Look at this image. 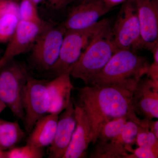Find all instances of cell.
Listing matches in <instances>:
<instances>
[{
	"label": "cell",
	"instance_id": "cell-1",
	"mask_svg": "<svg viewBox=\"0 0 158 158\" xmlns=\"http://www.w3.org/2000/svg\"><path fill=\"white\" fill-rule=\"evenodd\" d=\"M133 93L115 86L86 85L80 89L77 105L88 118L93 144L104 125L113 119L127 117L141 125L142 120L138 118L133 108Z\"/></svg>",
	"mask_w": 158,
	"mask_h": 158
},
{
	"label": "cell",
	"instance_id": "cell-2",
	"mask_svg": "<svg viewBox=\"0 0 158 158\" xmlns=\"http://www.w3.org/2000/svg\"><path fill=\"white\" fill-rule=\"evenodd\" d=\"M150 65L135 51L118 49L86 85L117 86L133 92L141 78L148 73Z\"/></svg>",
	"mask_w": 158,
	"mask_h": 158
},
{
	"label": "cell",
	"instance_id": "cell-3",
	"mask_svg": "<svg viewBox=\"0 0 158 158\" xmlns=\"http://www.w3.org/2000/svg\"><path fill=\"white\" fill-rule=\"evenodd\" d=\"M110 22L94 36L81 56L69 68L70 76L88 85L117 50L113 42Z\"/></svg>",
	"mask_w": 158,
	"mask_h": 158
},
{
	"label": "cell",
	"instance_id": "cell-4",
	"mask_svg": "<svg viewBox=\"0 0 158 158\" xmlns=\"http://www.w3.org/2000/svg\"><path fill=\"white\" fill-rule=\"evenodd\" d=\"M109 23L108 19H104L88 28L66 30L59 57L49 70L57 77L69 70L77 61L94 36Z\"/></svg>",
	"mask_w": 158,
	"mask_h": 158
},
{
	"label": "cell",
	"instance_id": "cell-5",
	"mask_svg": "<svg viewBox=\"0 0 158 158\" xmlns=\"http://www.w3.org/2000/svg\"><path fill=\"white\" fill-rule=\"evenodd\" d=\"M30 77L22 65L12 61L0 69V100L23 122V90Z\"/></svg>",
	"mask_w": 158,
	"mask_h": 158
},
{
	"label": "cell",
	"instance_id": "cell-6",
	"mask_svg": "<svg viewBox=\"0 0 158 158\" xmlns=\"http://www.w3.org/2000/svg\"><path fill=\"white\" fill-rule=\"evenodd\" d=\"M113 42L117 49L135 51L144 48L137 6L134 0L123 3L113 27Z\"/></svg>",
	"mask_w": 158,
	"mask_h": 158
},
{
	"label": "cell",
	"instance_id": "cell-7",
	"mask_svg": "<svg viewBox=\"0 0 158 158\" xmlns=\"http://www.w3.org/2000/svg\"><path fill=\"white\" fill-rule=\"evenodd\" d=\"M47 82L30 76L24 87L22 105L27 132L31 133L37 122L48 114L50 98L46 87Z\"/></svg>",
	"mask_w": 158,
	"mask_h": 158
},
{
	"label": "cell",
	"instance_id": "cell-8",
	"mask_svg": "<svg viewBox=\"0 0 158 158\" xmlns=\"http://www.w3.org/2000/svg\"><path fill=\"white\" fill-rule=\"evenodd\" d=\"M63 24L50 26L42 31L32 47V59L39 68L49 70L59 57L66 31Z\"/></svg>",
	"mask_w": 158,
	"mask_h": 158
},
{
	"label": "cell",
	"instance_id": "cell-9",
	"mask_svg": "<svg viewBox=\"0 0 158 158\" xmlns=\"http://www.w3.org/2000/svg\"><path fill=\"white\" fill-rule=\"evenodd\" d=\"M49 26L20 20L16 31L9 40L4 55L0 58V69L12 61L15 57L32 47L42 31Z\"/></svg>",
	"mask_w": 158,
	"mask_h": 158
},
{
	"label": "cell",
	"instance_id": "cell-10",
	"mask_svg": "<svg viewBox=\"0 0 158 158\" xmlns=\"http://www.w3.org/2000/svg\"><path fill=\"white\" fill-rule=\"evenodd\" d=\"M146 76L141 78L133 91V106L136 114L152 120L158 118V80Z\"/></svg>",
	"mask_w": 158,
	"mask_h": 158
},
{
	"label": "cell",
	"instance_id": "cell-11",
	"mask_svg": "<svg viewBox=\"0 0 158 158\" xmlns=\"http://www.w3.org/2000/svg\"><path fill=\"white\" fill-rule=\"evenodd\" d=\"M110 10L103 0H88L73 8L63 25L66 30L88 28Z\"/></svg>",
	"mask_w": 158,
	"mask_h": 158
},
{
	"label": "cell",
	"instance_id": "cell-12",
	"mask_svg": "<svg viewBox=\"0 0 158 158\" xmlns=\"http://www.w3.org/2000/svg\"><path fill=\"white\" fill-rule=\"evenodd\" d=\"M134 1L138 10L143 47L152 51L158 44V0Z\"/></svg>",
	"mask_w": 158,
	"mask_h": 158
},
{
	"label": "cell",
	"instance_id": "cell-13",
	"mask_svg": "<svg viewBox=\"0 0 158 158\" xmlns=\"http://www.w3.org/2000/svg\"><path fill=\"white\" fill-rule=\"evenodd\" d=\"M61 113L55 138L50 145L48 158H63L75 129V110L71 100L67 108Z\"/></svg>",
	"mask_w": 158,
	"mask_h": 158
},
{
	"label": "cell",
	"instance_id": "cell-14",
	"mask_svg": "<svg viewBox=\"0 0 158 158\" xmlns=\"http://www.w3.org/2000/svg\"><path fill=\"white\" fill-rule=\"evenodd\" d=\"M74 107L76 125L63 158L84 157L91 143L90 127L87 116L77 105H75Z\"/></svg>",
	"mask_w": 158,
	"mask_h": 158
},
{
	"label": "cell",
	"instance_id": "cell-15",
	"mask_svg": "<svg viewBox=\"0 0 158 158\" xmlns=\"http://www.w3.org/2000/svg\"><path fill=\"white\" fill-rule=\"evenodd\" d=\"M69 71L70 69L47 83L50 98L48 114L59 115L68 106L71 101V94L73 89Z\"/></svg>",
	"mask_w": 158,
	"mask_h": 158
},
{
	"label": "cell",
	"instance_id": "cell-16",
	"mask_svg": "<svg viewBox=\"0 0 158 158\" xmlns=\"http://www.w3.org/2000/svg\"><path fill=\"white\" fill-rule=\"evenodd\" d=\"M59 115L48 113L39 119L30 133L27 143L43 148L49 146L53 141Z\"/></svg>",
	"mask_w": 158,
	"mask_h": 158
},
{
	"label": "cell",
	"instance_id": "cell-17",
	"mask_svg": "<svg viewBox=\"0 0 158 158\" xmlns=\"http://www.w3.org/2000/svg\"><path fill=\"white\" fill-rule=\"evenodd\" d=\"M25 136L17 122L0 121V149L4 151L15 147Z\"/></svg>",
	"mask_w": 158,
	"mask_h": 158
},
{
	"label": "cell",
	"instance_id": "cell-18",
	"mask_svg": "<svg viewBox=\"0 0 158 158\" xmlns=\"http://www.w3.org/2000/svg\"><path fill=\"white\" fill-rule=\"evenodd\" d=\"M110 141H99L90 158H129L130 154L124 145Z\"/></svg>",
	"mask_w": 158,
	"mask_h": 158
},
{
	"label": "cell",
	"instance_id": "cell-19",
	"mask_svg": "<svg viewBox=\"0 0 158 158\" xmlns=\"http://www.w3.org/2000/svg\"><path fill=\"white\" fill-rule=\"evenodd\" d=\"M128 118L121 117L115 118L104 125L100 131L98 139L99 141H109L119 135Z\"/></svg>",
	"mask_w": 158,
	"mask_h": 158
},
{
	"label": "cell",
	"instance_id": "cell-20",
	"mask_svg": "<svg viewBox=\"0 0 158 158\" xmlns=\"http://www.w3.org/2000/svg\"><path fill=\"white\" fill-rule=\"evenodd\" d=\"M19 5L20 20L31 22L43 26L48 25L40 17L35 3L30 0H22Z\"/></svg>",
	"mask_w": 158,
	"mask_h": 158
},
{
	"label": "cell",
	"instance_id": "cell-21",
	"mask_svg": "<svg viewBox=\"0 0 158 158\" xmlns=\"http://www.w3.org/2000/svg\"><path fill=\"white\" fill-rule=\"evenodd\" d=\"M19 21V17L13 13L0 18V43L9 41L16 31Z\"/></svg>",
	"mask_w": 158,
	"mask_h": 158
},
{
	"label": "cell",
	"instance_id": "cell-22",
	"mask_svg": "<svg viewBox=\"0 0 158 158\" xmlns=\"http://www.w3.org/2000/svg\"><path fill=\"white\" fill-rule=\"evenodd\" d=\"M139 125L133 120L129 119L124 125L119 135L111 141L125 146L135 143L139 131Z\"/></svg>",
	"mask_w": 158,
	"mask_h": 158
},
{
	"label": "cell",
	"instance_id": "cell-23",
	"mask_svg": "<svg viewBox=\"0 0 158 158\" xmlns=\"http://www.w3.org/2000/svg\"><path fill=\"white\" fill-rule=\"evenodd\" d=\"M6 158H41L44 156L43 148L27 143L25 146L14 148L6 152Z\"/></svg>",
	"mask_w": 158,
	"mask_h": 158
},
{
	"label": "cell",
	"instance_id": "cell-24",
	"mask_svg": "<svg viewBox=\"0 0 158 158\" xmlns=\"http://www.w3.org/2000/svg\"><path fill=\"white\" fill-rule=\"evenodd\" d=\"M135 143L139 147L149 148L158 154V138L150 131L148 126H139Z\"/></svg>",
	"mask_w": 158,
	"mask_h": 158
},
{
	"label": "cell",
	"instance_id": "cell-25",
	"mask_svg": "<svg viewBox=\"0 0 158 158\" xmlns=\"http://www.w3.org/2000/svg\"><path fill=\"white\" fill-rule=\"evenodd\" d=\"M127 152L132 153L129 158H157L158 154L156 153L152 150L146 148L139 147L136 149H133L131 145L124 146Z\"/></svg>",
	"mask_w": 158,
	"mask_h": 158
},
{
	"label": "cell",
	"instance_id": "cell-26",
	"mask_svg": "<svg viewBox=\"0 0 158 158\" xmlns=\"http://www.w3.org/2000/svg\"><path fill=\"white\" fill-rule=\"evenodd\" d=\"M19 5L12 0H0V18L10 13L19 17Z\"/></svg>",
	"mask_w": 158,
	"mask_h": 158
},
{
	"label": "cell",
	"instance_id": "cell-27",
	"mask_svg": "<svg viewBox=\"0 0 158 158\" xmlns=\"http://www.w3.org/2000/svg\"><path fill=\"white\" fill-rule=\"evenodd\" d=\"M49 5L53 9L60 10L65 9L73 0H48Z\"/></svg>",
	"mask_w": 158,
	"mask_h": 158
},
{
	"label": "cell",
	"instance_id": "cell-28",
	"mask_svg": "<svg viewBox=\"0 0 158 158\" xmlns=\"http://www.w3.org/2000/svg\"><path fill=\"white\" fill-rule=\"evenodd\" d=\"M108 9H111L113 7L123 3L127 0H103Z\"/></svg>",
	"mask_w": 158,
	"mask_h": 158
},
{
	"label": "cell",
	"instance_id": "cell-29",
	"mask_svg": "<svg viewBox=\"0 0 158 158\" xmlns=\"http://www.w3.org/2000/svg\"><path fill=\"white\" fill-rule=\"evenodd\" d=\"M148 128L150 131L153 133L156 137L158 138V121H153L152 120L148 121Z\"/></svg>",
	"mask_w": 158,
	"mask_h": 158
},
{
	"label": "cell",
	"instance_id": "cell-30",
	"mask_svg": "<svg viewBox=\"0 0 158 158\" xmlns=\"http://www.w3.org/2000/svg\"><path fill=\"white\" fill-rule=\"evenodd\" d=\"M6 107H7V106H6V105L0 100V113L3 112Z\"/></svg>",
	"mask_w": 158,
	"mask_h": 158
},
{
	"label": "cell",
	"instance_id": "cell-31",
	"mask_svg": "<svg viewBox=\"0 0 158 158\" xmlns=\"http://www.w3.org/2000/svg\"><path fill=\"white\" fill-rule=\"evenodd\" d=\"M0 158H6V152L0 149Z\"/></svg>",
	"mask_w": 158,
	"mask_h": 158
},
{
	"label": "cell",
	"instance_id": "cell-32",
	"mask_svg": "<svg viewBox=\"0 0 158 158\" xmlns=\"http://www.w3.org/2000/svg\"><path fill=\"white\" fill-rule=\"evenodd\" d=\"M30 1H31V2H33L35 3L36 5H37V4L41 2L43 0H30Z\"/></svg>",
	"mask_w": 158,
	"mask_h": 158
},
{
	"label": "cell",
	"instance_id": "cell-33",
	"mask_svg": "<svg viewBox=\"0 0 158 158\" xmlns=\"http://www.w3.org/2000/svg\"><path fill=\"white\" fill-rule=\"evenodd\" d=\"M88 0H82L81 2H87Z\"/></svg>",
	"mask_w": 158,
	"mask_h": 158
},
{
	"label": "cell",
	"instance_id": "cell-34",
	"mask_svg": "<svg viewBox=\"0 0 158 158\" xmlns=\"http://www.w3.org/2000/svg\"><path fill=\"white\" fill-rule=\"evenodd\" d=\"M0 121H1V120H0Z\"/></svg>",
	"mask_w": 158,
	"mask_h": 158
}]
</instances>
